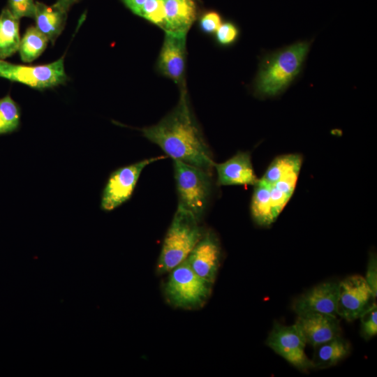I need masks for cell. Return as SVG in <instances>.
Wrapping results in <instances>:
<instances>
[{
	"instance_id": "cell-2",
	"label": "cell",
	"mask_w": 377,
	"mask_h": 377,
	"mask_svg": "<svg viewBox=\"0 0 377 377\" xmlns=\"http://www.w3.org/2000/svg\"><path fill=\"white\" fill-rule=\"evenodd\" d=\"M311 44L299 41L266 54L253 82L256 96L269 98L283 92L300 73Z\"/></svg>"
},
{
	"instance_id": "cell-19",
	"label": "cell",
	"mask_w": 377,
	"mask_h": 377,
	"mask_svg": "<svg viewBox=\"0 0 377 377\" xmlns=\"http://www.w3.org/2000/svg\"><path fill=\"white\" fill-rule=\"evenodd\" d=\"M251 214L254 222L260 226H268L276 219L272 211L269 184L261 178L254 185Z\"/></svg>"
},
{
	"instance_id": "cell-29",
	"label": "cell",
	"mask_w": 377,
	"mask_h": 377,
	"mask_svg": "<svg viewBox=\"0 0 377 377\" xmlns=\"http://www.w3.org/2000/svg\"><path fill=\"white\" fill-rule=\"evenodd\" d=\"M133 13L138 15L140 10L147 0H121Z\"/></svg>"
},
{
	"instance_id": "cell-14",
	"label": "cell",
	"mask_w": 377,
	"mask_h": 377,
	"mask_svg": "<svg viewBox=\"0 0 377 377\" xmlns=\"http://www.w3.org/2000/svg\"><path fill=\"white\" fill-rule=\"evenodd\" d=\"M220 186L255 185L258 181L248 151H238L223 163H214Z\"/></svg>"
},
{
	"instance_id": "cell-5",
	"label": "cell",
	"mask_w": 377,
	"mask_h": 377,
	"mask_svg": "<svg viewBox=\"0 0 377 377\" xmlns=\"http://www.w3.org/2000/svg\"><path fill=\"white\" fill-rule=\"evenodd\" d=\"M178 207L191 212L200 222L210 200L211 173L179 161H173Z\"/></svg>"
},
{
	"instance_id": "cell-13",
	"label": "cell",
	"mask_w": 377,
	"mask_h": 377,
	"mask_svg": "<svg viewBox=\"0 0 377 377\" xmlns=\"http://www.w3.org/2000/svg\"><path fill=\"white\" fill-rule=\"evenodd\" d=\"M306 344L313 347L341 336V328L336 316L323 313L297 316L295 322Z\"/></svg>"
},
{
	"instance_id": "cell-20",
	"label": "cell",
	"mask_w": 377,
	"mask_h": 377,
	"mask_svg": "<svg viewBox=\"0 0 377 377\" xmlns=\"http://www.w3.org/2000/svg\"><path fill=\"white\" fill-rule=\"evenodd\" d=\"M302 163V158L299 154L278 156L270 163L261 179L268 184H274L289 175L300 173Z\"/></svg>"
},
{
	"instance_id": "cell-26",
	"label": "cell",
	"mask_w": 377,
	"mask_h": 377,
	"mask_svg": "<svg viewBox=\"0 0 377 377\" xmlns=\"http://www.w3.org/2000/svg\"><path fill=\"white\" fill-rule=\"evenodd\" d=\"M216 40L222 46L233 44L238 38L239 30L237 27L230 22L222 23L215 32Z\"/></svg>"
},
{
	"instance_id": "cell-30",
	"label": "cell",
	"mask_w": 377,
	"mask_h": 377,
	"mask_svg": "<svg viewBox=\"0 0 377 377\" xmlns=\"http://www.w3.org/2000/svg\"><path fill=\"white\" fill-rule=\"evenodd\" d=\"M80 0H57L54 4L68 13L69 9Z\"/></svg>"
},
{
	"instance_id": "cell-11",
	"label": "cell",
	"mask_w": 377,
	"mask_h": 377,
	"mask_svg": "<svg viewBox=\"0 0 377 377\" xmlns=\"http://www.w3.org/2000/svg\"><path fill=\"white\" fill-rule=\"evenodd\" d=\"M338 292L339 282H323L297 297L293 303V309L297 316L323 313L337 317Z\"/></svg>"
},
{
	"instance_id": "cell-15",
	"label": "cell",
	"mask_w": 377,
	"mask_h": 377,
	"mask_svg": "<svg viewBox=\"0 0 377 377\" xmlns=\"http://www.w3.org/2000/svg\"><path fill=\"white\" fill-rule=\"evenodd\" d=\"M167 31L177 35L186 36L197 17V6L194 0H163Z\"/></svg>"
},
{
	"instance_id": "cell-10",
	"label": "cell",
	"mask_w": 377,
	"mask_h": 377,
	"mask_svg": "<svg viewBox=\"0 0 377 377\" xmlns=\"http://www.w3.org/2000/svg\"><path fill=\"white\" fill-rule=\"evenodd\" d=\"M221 249L216 235L211 230L202 235L186 260L201 278L214 284L220 265Z\"/></svg>"
},
{
	"instance_id": "cell-18",
	"label": "cell",
	"mask_w": 377,
	"mask_h": 377,
	"mask_svg": "<svg viewBox=\"0 0 377 377\" xmlns=\"http://www.w3.org/2000/svg\"><path fill=\"white\" fill-rule=\"evenodd\" d=\"M20 20L4 8L0 14V59H5L18 51L20 43Z\"/></svg>"
},
{
	"instance_id": "cell-28",
	"label": "cell",
	"mask_w": 377,
	"mask_h": 377,
	"mask_svg": "<svg viewBox=\"0 0 377 377\" xmlns=\"http://www.w3.org/2000/svg\"><path fill=\"white\" fill-rule=\"evenodd\" d=\"M364 279L376 298L377 296V258L374 253L369 256Z\"/></svg>"
},
{
	"instance_id": "cell-27",
	"label": "cell",
	"mask_w": 377,
	"mask_h": 377,
	"mask_svg": "<svg viewBox=\"0 0 377 377\" xmlns=\"http://www.w3.org/2000/svg\"><path fill=\"white\" fill-rule=\"evenodd\" d=\"M221 24L220 15L214 11L204 13L199 22L201 31L209 34L215 33Z\"/></svg>"
},
{
	"instance_id": "cell-8",
	"label": "cell",
	"mask_w": 377,
	"mask_h": 377,
	"mask_svg": "<svg viewBox=\"0 0 377 377\" xmlns=\"http://www.w3.org/2000/svg\"><path fill=\"white\" fill-rule=\"evenodd\" d=\"M265 343L297 369L306 371L313 369L311 360L305 354L306 341L295 324L274 323Z\"/></svg>"
},
{
	"instance_id": "cell-4",
	"label": "cell",
	"mask_w": 377,
	"mask_h": 377,
	"mask_svg": "<svg viewBox=\"0 0 377 377\" xmlns=\"http://www.w3.org/2000/svg\"><path fill=\"white\" fill-rule=\"evenodd\" d=\"M168 274L163 294L170 306L184 310H196L205 306L213 283L199 276L186 260Z\"/></svg>"
},
{
	"instance_id": "cell-21",
	"label": "cell",
	"mask_w": 377,
	"mask_h": 377,
	"mask_svg": "<svg viewBox=\"0 0 377 377\" xmlns=\"http://www.w3.org/2000/svg\"><path fill=\"white\" fill-rule=\"evenodd\" d=\"M48 42V38L36 26H30L20 40L18 51L21 60L25 63L36 60L45 51Z\"/></svg>"
},
{
	"instance_id": "cell-23",
	"label": "cell",
	"mask_w": 377,
	"mask_h": 377,
	"mask_svg": "<svg viewBox=\"0 0 377 377\" xmlns=\"http://www.w3.org/2000/svg\"><path fill=\"white\" fill-rule=\"evenodd\" d=\"M138 16L167 31V20L163 0H147L141 8Z\"/></svg>"
},
{
	"instance_id": "cell-22",
	"label": "cell",
	"mask_w": 377,
	"mask_h": 377,
	"mask_svg": "<svg viewBox=\"0 0 377 377\" xmlns=\"http://www.w3.org/2000/svg\"><path fill=\"white\" fill-rule=\"evenodd\" d=\"M20 118V107L9 94L0 98V135L17 131Z\"/></svg>"
},
{
	"instance_id": "cell-12",
	"label": "cell",
	"mask_w": 377,
	"mask_h": 377,
	"mask_svg": "<svg viewBox=\"0 0 377 377\" xmlns=\"http://www.w3.org/2000/svg\"><path fill=\"white\" fill-rule=\"evenodd\" d=\"M186 39L184 35L165 33L156 63L159 73L180 87L185 84Z\"/></svg>"
},
{
	"instance_id": "cell-1",
	"label": "cell",
	"mask_w": 377,
	"mask_h": 377,
	"mask_svg": "<svg viewBox=\"0 0 377 377\" xmlns=\"http://www.w3.org/2000/svg\"><path fill=\"white\" fill-rule=\"evenodd\" d=\"M141 131L173 161L212 172L215 162L191 109L185 84L180 87L175 108L156 124L143 128Z\"/></svg>"
},
{
	"instance_id": "cell-24",
	"label": "cell",
	"mask_w": 377,
	"mask_h": 377,
	"mask_svg": "<svg viewBox=\"0 0 377 377\" xmlns=\"http://www.w3.org/2000/svg\"><path fill=\"white\" fill-rule=\"evenodd\" d=\"M361 335L365 340H369L377 334V306L376 302L364 311L360 316Z\"/></svg>"
},
{
	"instance_id": "cell-17",
	"label": "cell",
	"mask_w": 377,
	"mask_h": 377,
	"mask_svg": "<svg viewBox=\"0 0 377 377\" xmlns=\"http://www.w3.org/2000/svg\"><path fill=\"white\" fill-rule=\"evenodd\" d=\"M313 359L311 360L313 369H324L334 366L348 356L350 351L349 343L341 336L315 347Z\"/></svg>"
},
{
	"instance_id": "cell-16",
	"label": "cell",
	"mask_w": 377,
	"mask_h": 377,
	"mask_svg": "<svg viewBox=\"0 0 377 377\" xmlns=\"http://www.w3.org/2000/svg\"><path fill=\"white\" fill-rule=\"evenodd\" d=\"M67 17V12L56 6H47L43 2H36L34 19L36 27L42 32L52 44L62 32Z\"/></svg>"
},
{
	"instance_id": "cell-6",
	"label": "cell",
	"mask_w": 377,
	"mask_h": 377,
	"mask_svg": "<svg viewBox=\"0 0 377 377\" xmlns=\"http://www.w3.org/2000/svg\"><path fill=\"white\" fill-rule=\"evenodd\" d=\"M0 77L37 90L64 84L68 80L64 57L50 64L37 66L12 64L0 59Z\"/></svg>"
},
{
	"instance_id": "cell-3",
	"label": "cell",
	"mask_w": 377,
	"mask_h": 377,
	"mask_svg": "<svg viewBox=\"0 0 377 377\" xmlns=\"http://www.w3.org/2000/svg\"><path fill=\"white\" fill-rule=\"evenodd\" d=\"M203 230L200 222L191 212L177 206L157 260L156 274H168L184 262L201 237Z\"/></svg>"
},
{
	"instance_id": "cell-7",
	"label": "cell",
	"mask_w": 377,
	"mask_h": 377,
	"mask_svg": "<svg viewBox=\"0 0 377 377\" xmlns=\"http://www.w3.org/2000/svg\"><path fill=\"white\" fill-rule=\"evenodd\" d=\"M166 158L167 156L149 158L113 171L103 191L101 209L104 212H110L128 200L143 169L155 161Z\"/></svg>"
},
{
	"instance_id": "cell-25",
	"label": "cell",
	"mask_w": 377,
	"mask_h": 377,
	"mask_svg": "<svg viewBox=\"0 0 377 377\" xmlns=\"http://www.w3.org/2000/svg\"><path fill=\"white\" fill-rule=\"evenodd\" d=\"M7 8L17 19L34 17L36 2L34 0H8Z\"/></svg>"
},
{
	"instance_id": "cell-9",
	"label": "cell",
	"mask_w": 377,
	"mask_h": 377,
	"mask_svg": "<svg viewBox=\"0 0 377 377\" xmlns=\"http://www.w3.org/2000/svg\"><path fill=\"white\" fill-rule=\"evenodd\" d=\"M374 299L364 277L349 276L339 282L337 316L353 321L374 302Z\"/></svg>"
}]
</instances>
